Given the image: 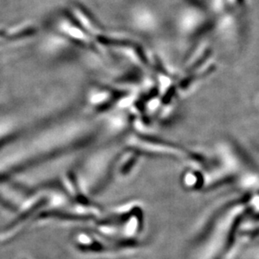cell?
Returning <instances> with one entry per match:
<instances>
[{"label":"cell","instance_id":"obj_1","mask_svg":"<svg viewBox=\"0 0 259 259\" xmlns=\"http://www.w3.org/2000/svg\"><path fill=\"white\" fill-rule=\"evenodd\" d=\"M253 193L219 205L208 218L199 237L198 259H226L245 217L257 213Z\"/></svg>","mask_w":259,"mask_h":259},{"label":"cell","instance_id":"obj_2","mask_svg":"<svg viewBox=\"0 0 259 259\" xmlns=\"http://www.w3.org/2000/svg\"><path fill=\"white\" fill-rule=\"evenodd\" d=\"M183 184L187 189L201 190L204 186V176L196 169L188 170L184 175Z\"/></svg>","mask_w":259,"mask_h":259}]
</instances>
